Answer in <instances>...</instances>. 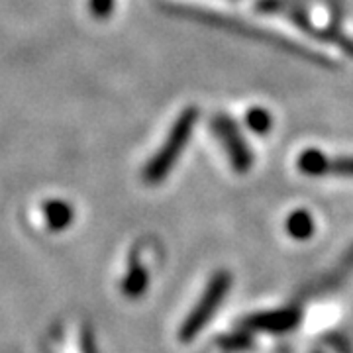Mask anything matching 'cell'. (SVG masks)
Instances as JSON below:
<instances>
[{"label": "cell", "instance_id": "cell-4", "mask_svg": "<svg viewBox=\"0 0 353 353\" xmlns=\"http://www.w3.org/2000/svg\"><path fill=\"white\" fill-rule=\"evenodd\" d=\"M218 132H220V138L224 139L226 145L230 148L234 163L245 169L248 163H250V153L245 152V145H243L240 141V138H238V132H236L234 124H232L230 120H220V122H218Z\"/></svg>", "mask_w": 353, "mask_h": 353}, {"label": "cell", "instance_id": "cell-11", "mask_svg": "<svg viewBox=\"0 0 353 353\" xmlns=\"http://www.w3.org/2000/svg\"><path fill=\"white\" fill-rule=\"evenodd\" d=\"M81 345H83V353H97L94 352V343L90 338V332H83V338H81Z\"/></svg>", "mask_w": 353, "mask_h": 353}, {"label": "cell", "instance_id": "cell-8", "mask_svg": "<svg viewBox=\"0 0 353 353\" xmlns=\"http://www.w3.org/2000/svg\"><path fill=\"white\" fill-rule=\"evenodd\" d=\"M88 8H90V14L99 20H104L108 18L114 10V0H90L88 2Z\"/></svg>", "mask_w": 353, "mask_h": 353}, {"label": "cell", "instance_id": "cell-9", "mask_svg": "<svg viewBox=\"0 0 353 353\" xmlns=\"http://www.w3.org/2000/svg\"><path fill=\"white\" fill-rule=\"evenodd\" d=\"M248 122H250V126H252L255 132H265V130L269 128V116H267V112H263V110H253V112H250V116H248Z\"/></svg>", "mask_w": 353, "mask_h": 353}, {"label": "cell", "instance_id": "cell-1", "mask_svg": "<svg viewBox=\"0 0 353 353\" xmlns=\"http://www.w3.org/2000/svg\"><path fill=\"white\" fill-rule=\"evenodd\" d=\"M194 110L189 108L187 112L183 114L175 122V126L171 130L169 138L165 141V145L157 152V155L153 157V161L143 171V179L148 183H159L163 176H167L169 169L173 167L176 161V155L183 152V148L187 145V139L190 136V128L194 122Z\"/></svg>", "mask_w": 353, "mask_h": 353}, {"label": "cell", "instance_id": "cell-5", "mask_svg": "<svg viewBox=\"0 0 353 353\" xmlns=\"http://www.w3.org/2000/svg\"><path fill=\"white\" fill-rule=\"evenodd\" d=\"M148 287V273L139 263H132L128 269L124 283H122V290L126 296H139Z\"/></svg>", "mask_w": 353, "mask_h": 353}, {"label": "cell", "instance_id": "cell-6", "mask_svg": "<svg viewBox=\"0 0 353 353\" xmlns=\"http://www.w3.org/2000/svg\"><path fill=\"white\" fill-rule=\"evenodd\" d=\"M289 234L292 238H299V240H304L312 234V220L306 212H294V214L289 218Z\"/></svg>", "mask_w": 353, "mask_h": 353}, {"label": "cell", "instance_id": "cell-3", "mask_svg": "<svg viewBox=\"0 0 353 353\" xmlns=\"http://www.w3.org/2000/svg\"><path fill=\"white\" fill-rule=\"evenodd\" d=\"M43 218L46 224L51 232H63L73 224L75 218V210L69 202L61 201V199H50L43 202Z\"/></svg>", "mask_w": 353, "mask_h": 353}, {"label": "cell", "instance_id": "cell-7", "mask_svg": "<svg viewBox=\"0 0 353 353\" xmlns=\"http://www.w3.org/2000/svg\"><path fill=\"white\" fill-rule=\"evenodd\" d=\"M299 165H301V169H303L304 173H308V175H324V171L328 167V161H326V157L322 153L308 152L301 157Z\"/></svg>", "mask_w": 353, "mask_h": 353}, {"label": "cell", "instance_id": "cell-10", "mask_svg": "<svg viewBox=\"0 0 353 353\" xmlns=\"http://www.w3.org/2000/svg\"><path fill=\"white\" fill-rule=\"evenodd\" d=\"M326 171H334V175L353 176V159H340L336 163H328Z\"/></svg>", "mask_w": 353, "mask_h": 353}, {"label": "cell", "instance_id": "cell-2", "mask_svg": "<svg viewBox=\"0 0 353 353\" xmlns=\"http://www.w3.org/2000/svg\"><path fill=\"white\" fill-rule=\"evenodd\" d=\"M228 287H230V277L228 275H216L214 281L210 283V287L206 289V292L202 294V301L196 306L194 310L190 312V316L187 318V322L183 324L181 328V338L185 341H189L190 338H194L201 328L208 322V318L214 314L216 308L222 303V296L226 294Z\"/></svg>", "mask_w": 353, "mask_h": 353}]
</instances>
